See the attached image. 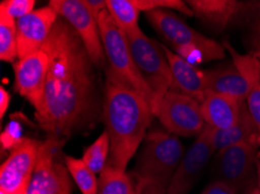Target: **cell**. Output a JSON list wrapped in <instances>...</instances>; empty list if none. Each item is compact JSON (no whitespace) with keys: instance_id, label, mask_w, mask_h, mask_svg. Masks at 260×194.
Returning <instances> with one entry per match:
<instances>
[{"instance_id":"cell-28","label":"cell","mask_w":260,"mask_h":194,"mask_svg":"<svg viewBox=\"0 0 260 194\" xmlns=\"http://www.w3.org/2000/svg\"><path fill=\"white\" fill-rule=\"evenodd\" d=\"M34 0H4L0 3V12L18 20L31 13L34 11Z\"/></svg>"},{"instance_id":"cell-29","label":"cell","mask_w":260,"mask_h":194,"mask_svg":"<svg viewBox=\"0 0 260 194\" xmlns=\"http://www.w3.org/2000/svg\"><path fill=\"white\" fill-rule=\"evenodd\" d=\"M133 194H168L167 188L149 179H138Z\"/></svg>"},{"instance_id":"cell-30","label":"cell","mask_w":260,"mask_h":194,"mask_svg":"<svg viewBox=\"0 0 260 194\" xmlns=\"http://www.w3.org/2000/svg\"><path fill=\"white\" fill-rule=\"evenodd\" d=\"M202 194H237L235 189H232L229 185H226L223 181L216 180L211 183L208 187L204 189Z\"/></svg>"},{"instance_id":"cell-19","label":"cell","mask_w":260,"mask_h":194,"mask_svg":"<svg viewBox=\"0 0 260 194\" xmlns=\"http://www.w3.org/2000/svg\"><path fill=\"white\" fill-rule=\"evenodd\" d=\"M195 17L216 28L224 29L244 9L236 0H189L187 2Z\"/></svg>"},{"instance_id":"cell-10","label":"cell","mask_w":260,"mask_h":194,"mask_svg":"<svg viewBox=\"0 0 260 194\" xmlns=\"http://www.w3.org/2000/svg\"><path fill=\"white\" fill-rule=\"evenodd\" d=\"M49 6L53 7L58 17L64 19L76 31L93 65L103 68L106 56L98 26V18L90 11L85 0H50Z\"/></svg>"},{"instance_id":"cell-11","label":"cell","mask_w":260,"mask_h":194,"mask_svg":"<svg viewBox=\"0 0 260 194\" xmlns=\"http://www.w3.org/2000/svg\"><path fill=\"white\" fill-rule=\"evenodd\" d=\"M41 142L26 137L12 150L0 168V192L26 194L37 165Z\"/></svg>"},{"instance_id":"cell-4","label":"cell","mask_w":260,"mask_h":194,"mask_svg":"<svg viewBox=\"0 0 260 194\" xmlns=\"http://www.w3.org/2000/svg\"><path fill=\"white\" fill-rule=\"evenodd\" d=\"M183 155V145L176 135L149 133L137 160L135 175L138 179L154 180L167 188Z\"/></svg>"},{"instance_id":"cell-24","label":"cell","mask_w":260,"mask_h":194,"mask_svg":"<svg viewBox=\"0 0 260 194\" xmlns=\"http://www.w3.org/2000/svg\"><path fill=\"white\" fill-rule=\"evenodd\" d=\"M98 194H133L135 187L126 171L115 170L106 164L101 173Z\"/></svg>"},{"instance_id":"cell-15","label":"cell","mask_w":260,"mask_h":194,"mask_svg":"<svg viewBox=\"0 0 260 194\" xmlns=\"http://www.w3.org/2000/svg\"><path fill=\"white\" fill-rule=\"evenodd\" d=\"M162 48L171 66L174 90L176 88L179 92L195 99L201 104L208 92L204 71L199 70L165 46Z\"/></svg>"},{"instance_id":"cell-33","label":"cell","mask_w":260,"mask_h":194,"mask_svg":"<svg viewBox=\"0 0 260 194\" xmlns=\"http://www.w3.org/2000/svg\"><path fill=\"white\" fill-rule=\"evenodd\" d=\"M257 179H258V188L260 189V152L257 161Z\"/></svg>"},{"instance_id":"cell-7","label":"cell","mask_w":260,"mask_h":194,"mask_svg":"<svg viewBox=\"0 0 260 194\" xmlns=\"http://www.w3.org/2000/svg\"><path fill=\"white\" fill-rule=\"evenodd\" d=\"M64 142L57 136H48L41 142L26 194H72L70 173L62 152Z\"/></svg>"},{"instance_id":"cell-16","label":"cell","mask_w":260,"mask_h":194,"mask_svg":"<svg viewBox=\"0 0 260 194\" xmlns=\"http://www.w3.org/2000/svg\"><path fill=\"white\" fill-rule=\"evenodd\" d=\"M245 102L215 92H207L201 102V110L206 125L217 130H225L237 122Z\"/></svg>"},{"instance_id":"cell-14","label":"cell","mask_w":260,"mask_h":194,"mask_svg":"<svg viewBox=\"0 0 260 194\" xmlns=\"http://www.w3.org/2000/svg\"><path fill=\"white\" fill-rule=\"evenodd\" d=\"M58 18L56 11L48 5L17 20L18 59L42 49Z\"/></svg>"},{"instance_id":"cell-1","label":"cell","mask_w":260,"mask_h":194,"mask_svg":"<svg viewBox=\"0 0 260 194\" xmlns=\"http://www.w3.org/2000/svg\"><path fill=\"white\" fill-rule=\"evenodd\" d=\"M42 50L48 55L49 69L43 105L35 119L49 136L66 140L94 118L93 63L76 31L62 18Z\"/></svg>"},{"instance_id":"cell-13","label":"cell","mask_w":260,"mask_h":194,"mask_svg":"<svg viewBox=\"0 0 260 194\" xmlns=\"http://www.w3.org/2000/svg\"><path fill=\"white\" fill-rule=\"evenodd\" d=\"M49 58L42 49L14 63V90L40 112L45 98Z\"/></svg>"},{"instance_id":"cell-25","label":"cell","mask_w":260,"mask_h":194,"mask_svg":"<svg viewBox=\"0 0 260 194\" xmlns=\"http://www.w3.org/2000/svg\"><path fill=\"white\" fill-rule=\"evenodd\" d=\"M110 150H111L110 138L108 133L104 132L93 143L90 144L84 150L82 160L89 166L91 171L94 173H102L106 164H108Z\"/></svg>"},{"instance_id":"cell-2","label":"cell","mask_w":260,"mask_h":194,"mask_svg":"<svg viewBox=\"0 0 260 194\" xmlns=\"http://www.w3.org/2000/svg\"><path fill=\"white\" fill-rule=\"evenodd\" d=\"M153 117L154 113L145 98L106 78L104 121L111 145L108 165L126 171L145 140Z\"/></svg>"},{"instance_id":"cell-22","label":"cell","mask_w":260,"mask_h":194,"mask_svg":"<svg viewBox=\"0 0 260 194\" xmlns=\"http://www.w3.org/2000/svg\"><path fill=\"white\" fill-rule=\"evenodd\" d=\"M64 162L70 176L80 188L82 194H98L100 184L96 178V173L90 170L83 160H78L73 156H64Z\"/></svg>"},{"instance_id":"cell-21","label":"cell","mask_w":260,"mask_h":194,"mask_svg":"<svg viewBox=\"0 0 260 194\" xmlns=\"http://www.w3.org/2000/svg\"><path fill=\"white\" fill-rule=\"evenodd\" d=\"M106 10L125 34L137 29L140 11L132 0H106Z\"/></svg>"},{"instance_id":"cell-6","label":"cell","mask_w":260,"mask_h":194,"mask_svg":"<svg viewBox=\"0 0 260 194\" xmlns=\"http://www.w3.org/2000/svg\"><path fill=\"white\" fill-rule=\"evenodd\" d=\"M259 149L260 137L219 151L216 160L217 180L229 185L236 193L249 194L258 188L257 161Z\"/></svg>"},{"instance_id":"cell-12","label":"cell","mask_w":260,"mask_h":194,"mask_svg":"<svg viewBox=\"0 0 260 194\" xmlns=\"http://www.w3.org/2000/svg\"><path fill=\"white\" fill-rule=\"evenodd\" d=\"M216 151L212 140V128L206 125L188 151L184 153L180 165L167 187L168 194H188L202 175L212 153Z\"/></svg>"},{"instance_id":"cell-17","label":"cell","mask_w":260,"mask_h":194,"mask_svg":"<svg viewBox=\"0 0 260 194\" xmlns=\"http://www.w3.org/2000/svg\"><path fill=\"white\" fill-rule=\"evenodd\" d=\"M224 47L229 50L232 62L247 83L249 92L246 105L260 130V59L252 54L243 55L237 53L228 42L224 43Z\"/></svg>"},{"instance_id":"cell-5","label":"cell","mask_w":260,"mask_h":194,"mask_svg":"<svg viewBox=\"0 0 260 194\" xmlns=\"http://www.w3.org/2000/svg\"><path fill=\"white\" fill-rule=\"evenodd\" d=\"M133 61L146 84L154 97V112L157 102L169 90L174 89L171 66L167 61L162 46L146 36L138 27L131 33L126 34Z\"/></svg>"},{"instance_id":"cell-8","label":"cell","mask_w":260,"mask_h":194,"mask_svg":"<svg viewBox=\"0 0 260 194\" xmlns=\"http://www.w3.org/2000/svg\"><path fill=\"white\" fill-rule=\"evenodd\" d=\"M153 113L176 136H199L206 127L200 102L174 89L160 99Z\"/></svg>"},{"instance_id":"cell-20","label":"cell","mask_w":260,"mask_h":194,"mask_svg":"<svg viewBox=\"0 0 260 194\" xmlns=\"http://www.w3.org/2000/svg\"><path fill=\"white\" fill-rule=\"evenodd\" d=\"M260 137V130L252 118L247 105L244 104L242 112L236 124L225 130L212 128V140L216 151H223L230 146Z\"/></svg>"},{"instance_id":"cell-26","label":"cell","mask_w":260,"mask_h":194,"mask_svg":"<svg viewBox=\"0 0 260 194\" xmlns=\"http://www.w3.org/2000/svg\"><path fill=\"white\" fill-rule=\"evenodd\" d=\"M140 12H149L154 10H175L188 17H194V13L188 6L187 2L182 0H132Z\"/></svg>"},{"instance_id":"cell-34","label":"cell","mask_w":260,"mask_h":194,"mask_svg":"<svg viewBox=\"0 0 260 194\" xmlns=\"http://www.w3.org/2000/svg\"><path fill=\"white\" fill-rule=\"evenodd\" d=\"M249 194H260V189L259 188H255L254 191H252V192H250Z\"/></svg>"},{"instance_id":"cell-9","label":"cell","mask_w":260,"mask_h":194,"mask_svg":"<svg viewBox=\"0 0 260 194\" xmlns=\"http://www.w3.org/2000/svg\"><path fill=\"white\" fill-rule=\"evenodd\" d=\"M146 18L171 43L175 51L187 47H196L204 54L207 62L225 57V49L223 46L192 29L172 12L166 10L149 11L146 12Z\"/></svg>"},{"instance_id":"cell-27","label":"cell","mask_w":260,"mask_h":194,"mask_svg":"<svg viewBox=\"0 0 260 194\" xmlns=\"http://www.w3.org/2000/svg\"><path fill=\"white\" fill-rule=\"evenodd\" d=\"M25 136L22 135V126L21 122L17 118V114H13L11 118L10 124L6 126V128L2 133V149L3 151H12L25 140Z\"/></svg>"},{"instance_id":"cell-32","label":"cell","mask_w":260,"mask_h":194,"mask_svg":"<svg viewBox=\"0 0 260 194\" xmlns=\"http://www.w3.org/2000/svg\"><path fill=\"white\" fill-rule=\"evenodd\" d=\"M85 4L97 18L106 10V0H85Z\"/></svg>"},{"instance_id":"cell-3","label":"cell","mask_w":260,"mask_h":194,"mask_svg":"<svg viewBox=\"0 0 260 194\" xmlns=\"http://www.w3.org/2000/svg\"><path fill=\"white\" fill-rule=\"evenodd\" d=\"M98 26H100L106 61L109 63L106 78L129 90L136 91L148 101L153 110L154 97L133 61L126 34L113 21L108 10L98 15Z\"/></svg>"},{"instance_id":"cell-18","label":"cell","mask_w":260,"mask_h":194,"mask_svg":"<svg viewBox=\"0 0 260 194\" xmlns=\"http://www.w3.org/2000/svg\"><path fill=\"white\" fill-rule=\"evenodd\" d=\"M208 92H215L246 102L247 83L235 64L204 71Z\"/></svg>"},{"instance_id":"cell-31","label":"cell","mask_w":260,"mask_h":194,"mask_svg":"<svg viewBox=\"0 0 260 194\" xmlns=\"http://www.w3.org/2000/svg\"><path fill=\"white\" fill-rule=\"evenodd\" d=\"M10 101H11V94L7 90L4 88L0 89V118L5 117V114L9 109L10 106Z\"/></svg>"},{"instance_id":"cell-23","label":"cell","mask_w":260,"mask_h":194,"mask_svg":"<svg viewBox=\"0 0 260 194\" xmlns=\"http://www.w3.org/2000/svg\"><path fill=\"white\" fill-rule=\"evenodd\" d=\"M0 58L9 63H14L18 58L17 20L3 12H0Z\"/></svg>"}]
</instances>
